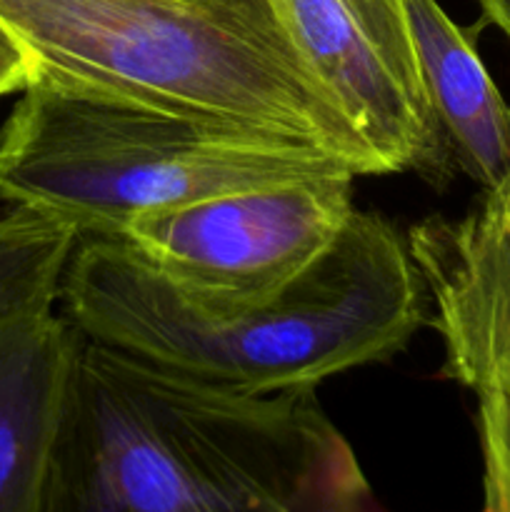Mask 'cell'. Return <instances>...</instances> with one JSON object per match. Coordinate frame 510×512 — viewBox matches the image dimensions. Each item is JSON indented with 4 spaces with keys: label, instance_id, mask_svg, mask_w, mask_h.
I'll return each mask as SVG.
<instances>
[{
    "label": "cell",
    "instance_id": "6da1fadb",
    "mask_svg": "<svg viewBox=\"0 0 510 512\" xmlns=\"http://www.w3.org/2000/svg\"><path fill=\"white\" fill-rule=\"evenodd\" d=\"M365 493L315 390L228 393L78 330L43 512H340Z\"/></svg>",
    "mask_w": 510,
    "mask_h": 512
},
{
    "label": "cell",
    "instance_id": "7a4b0ae2",
    "mask_svg": "<svg viewBox=\"0 0 510 512\" xmlns=\"http://www.w3.org/2000/svg\"><path fill=\"white\" fill-rule=\"evenodd\" d=\"M58 303L85 338L238 395L315 390L393 358L428 315L405 235L363 210L303 278L245 300L183 293L118 238L80 235Z\"/></svg>",
    "mask_w": 510,
    "mask_h": 512
},
{
    "label": "cell",
    "instance_id": "3957f363",
    "mask_svg": "<svg viewBox=\"0 0 510 512\" xmlns=\"http://www.w3.org/2000/svg\"><path fill=\"white\" fill-rule=\"evenodd\" d=\"M0 18L30 50L35 75L305 140L358 175H385L270 0H0Z\"/></svg>",
    "mask_w": 510,
    "mask_h": 512
},
{
    "label": "cell",
    "instance_id": "277c9868",
    "mask_svg": "<svg viewBox=\"0 0 510 512\" xmlns=\"http://www.w3.org/2000/svg\"><path fill=\"white\" fill-rule=\"evenodd\" d=\"M330 173L358 175L305 140L148 108L43 75L0 125V200L100 238L210 195Z\"/></svg>",
    "mask_w": 510,
    "mask_h": 512
},
{
    "label": "cell",
    "instance_id": "5b68a950",
    "mask_svg": "<svg viewBox=\"0 0 510 512\" xmlns=\"http://www.w3.org/2000/svg\"><path fill=\"white\" fill-rule=\"evenodd\" d=\"M353 173L228 190L135 218L120 243L183 293L265 298L303 278L355 215Z\"/></svg>",
    "mask_w": 510,
    "mask_h": 512
},
{
    "label": "cell",
    "instance_id": "8992f818",
    "mask_svg": "<svg viewBox=\"0 0 510 512\" xmlns=\"http://www.w3.org/2000/svg\"><path fill=\"white\" fill-rule=\"evenodd\" d=\"M405 240L433 303L445 378L510 395V180L460 218L420 220Z\"/></svg>",
    "mask_w": 510,
    "mask_h": 512
},
{
    "label": "cell",
    "instance_id": "52a82bcc",
    "mask_svg": "<svg viewBox=\"0 0 510 512\" xmlns=\"http://www.w3.org/2000/svg\"><path fill=\"white\" fill-rule=\"evenodd\" d=\"M78 330L55 305L0 315V512H43Z\"/></svg>",
    "mask_w": 510,
    "mask_h": 512
},
{
    "label": "cell",
    "instance_id": "ba28073f",
    "mask_svg": "<svg viewBox=\"0 0 510 512\" xmlns=\"http://www.w3.org/2000/svg\"><path fill=\"white\" fill-rule=\"evenodd\" d=\"M420 78L453 163L483 190L510 180V103L490 78L475 38L438 0H403Z\"/></svg>",
    "mask_w": 510,
    "mask_h": 512
},
{
    "label": "cell",
    "instance_id": "9c48e42d",
    "mask_svg": "<svg viewBox=\"0 0 510 512\" xmlns=\"http://www.w3.org/2000/svg\"><path fill=\"white\" fill-rule=\"evenodd\" d=\"M80 233L65 220L10 208L0 215V315L55 305Z\"/></svg>",
    "mask_w": 510,
    "mask_h": 512
},
{
    "label": "cell",
    "instance_id": "30bf717a",
    "mask_svg": "<svg viewBox=\"0 0 510 512\" xmlns=\"http://www.w3.org/2000/svg\"><path fill=\"white\" fill-rule=\"evenodd\" d=\"M483 512H510V395H478Z\"/></svg>",
    "mask_w": 510,
    "mask_h": 512
},
{
    "label": "cell",
    "instance_id": "8fae6325",
    "mask_svg": "<svg viewBox=\"0 0 510 512\" xmlns=\"http://www.w3.org/2000/svg\"><path fill=\"white\" fill-rule=\"evenodd\" d=\"M35 75V60L23 40L0 18V95L23 93Z\"/></svg>",
    "mask_w": 510,
    "mask_h": 512
},
{
    "label": "cell",
    "instance_id": "7c38bea8",
    "mask_svg": "<svg viewBox=\"0 0 510 512\" xmlns=\"http://www.w3.org/2000/svg\"><path fill=\"white\" fill-rule=\"evenodd\" d=\"M355 3L383 28L395 30V33H410L403 0H355Z\"/></svg>",
    "mask_w": 510,
    "mask_h": 512
},
{
    "label": "cell",
    "instance_id": "4fadbf2b",
    "mask_svg": "<svg viewBox=\"0 0 510 512\" xmlns=\"http://www.w3.org/2000/svg\"><path fill=\"white\" fill-rule=\"evenodd\" d=\"M483 8V18L493 23L510 40V0H478Z\"/></svg>",
    "mask_w": 510,
    "mask_h": 512
},
{
    "label": "cell",
    "instance_id": "5bb4252c",
    "mask_svg": "<svg viewBox=\"0 0 510 512\" xmlns=\"http://www.w3.org/2000/svg\"><path fill=\"white\" fill-rule=\"evenodd\" d=\"M340 512H360V508H353V510H340Z\"/></svg>",
    "mask_w": 510,
    "mask_h": 512
}]
</instances>
